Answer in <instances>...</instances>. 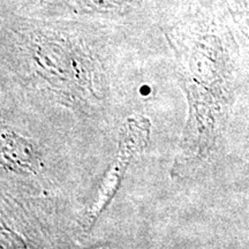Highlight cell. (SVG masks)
Instances as JSON below:
<instances>
[{
	"mask_svg": "<svg viewBox=\"0 0 249 249\" xmlns=\"http://www.w3.org/2000/svg\"><path fill=\"white\" fill-rule=\"evenodd\" d=\"M149 133H150V124L145 118H138V119L128 120L126 127L120 135L119 152L117 156V161L114 166L112 167L111 172L108 173L107 178L105 179L104 186L101 189L98 195V200L92 205L91 209L87 213L86 225L92 224L99 213L105 209L108 202L112 200V196L117 191V187L119 185L120 179L123 178L124 172L133 160V157L142 151L147 145L149 140Z\"/></svg>",
	"mask_w": 249,
	"mask_h": 249,
	"instance_id": "obj_1",
	"label": "cell"
}]
</instances>
